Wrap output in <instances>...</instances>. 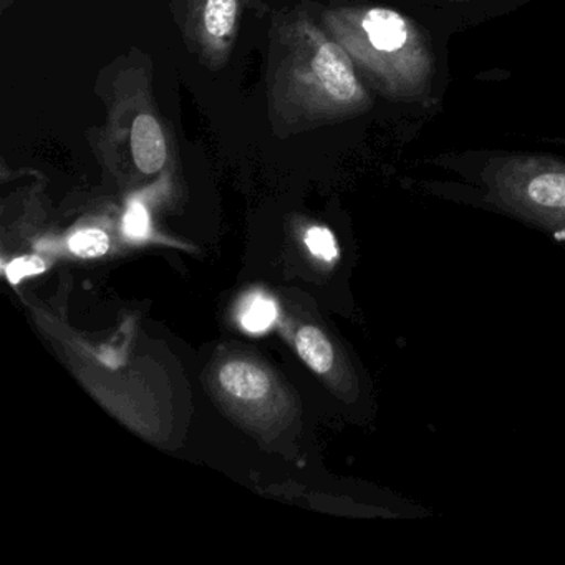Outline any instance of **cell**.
<instances>
[{"label": "cell", "mask_w": 565, "mask_h": 565, "mask_svg": "<svg viewBox=\"0 0 565 565\" xmlns=\"http://www.w3.org/2000/svg\"><path fill=\"white\" fill-rule=\"evenodd\" d=\"M124 231L131 239H143L150 233V216L143 204L134 203L124 220Z\"/></svg>", "instance_id": "8fae6325"}, {"label": "cell", "mask_w": 565, "mask_h": 565, "mask_svg": "<svg viewBox=\"0 0 565 565\" xmlns=\"http://www.w3.org/2000/svg\"><path fill=\"white\" fill-rule=\"evenodd\" d=\"M131 151L138 170L145 174H154L167 161V141L157 118L151 115H138L131 128Z\"/></svg>", "instance_id": "277c9868"}, {"label": "cell", "mask_w": 565, "mask_h": 565, "mask_svg": "<svg viewBox=\"0 0 565 565\" xmlns=\"http://www.w3.org/2000/svg\"><path fill=\"white\" fill-rule=\"evenodd\" d=\"M296 347L303 362L316 373H329L335 363V350L322 330L313 326L302 327L296 337Z\"/></svg>", "instance_id": "8992f818"}, {"label": "cell", "mask_w": 565, "mask_h": 565, "mask_svg": "<svg viewBox=\"0 0 565 565\" xmlns=\"http://www.w3.org/2000/svg\"><path fill=\"white\" fill-rule=\"evenodd\" d=\"M237 0H207L204 25L211 38L224 39L236 25Z\"/></svg>", "instance_id": "52a82bcc"}, {"label": "cell", "mask_w": 565, "mask_h": 565, "mask_svg": "<svg viewBox=\"0 0 565 565\" xmlns=\"http://www.w3.org/2000/svg\"><path fill=\"white\" fill-rule=\"evenodd\" d=\"M276 317L277 307L274 300L256 294L244 303L243 312H241V323L247 332L260 333L270 329V326L276 322Z\"/></svg>", "instance_id": "ba28073f"}, {"label": "cell", "mask_w": 565, "mask_h": 565, "mask_svg": "<svg viewBox=\"0 0 565 565\" xmlns=\"http://www.w3.org/2000/svg\"><path fill=\"white\" fill-rule=\"evenodd\" d=\"M220 383L224 392L244 402L266 398L270 390L267 373L254 363L230 362L220 370Z\"/></svg>", "instance_id": "5b68a950"}, {"label": "cell", "mask_w": 565, "mask_h": 565, "mask_svg": "<svg viewBox=\"0 0 565 565\" xmlns=\"http://www.w3.org/2000/svg\"><path fill=\"white\" fill-rule=\"evenodd\" d=\"M486 200L565 244V163L534 154L492 160L482 173Z\"/></svg>", "instance_id": "7a4b0ae2"}, {"label": "cell", "mask_w": 565, "mask_h": 565, "mask_svg": "<svg viewBox=\"0 0 565 565\" xmlns=\"http://www.w3.org/2000/svg\"><path fill=\"white\" fill-rule=\"evenodd\" d=\"M68 247L75 256L84 259L104 256L110 249V237L100 230H84L68 241Z\"/></svg>", "instance_id": "9c48e42d"}, {"label": "cell", "mask_w": 565, "mask_h": 565, "mask_svg": "<svg viewBox=\"0 0 565 565\" xmlns=\"http://www.w3.org/2000/svg\"><path fill=\"white\" fill-rule=\"evenodd\" d=\"M337 34L386 97H425L435 77V55L412 19L392 9H355L337 18Z\"/></svg>", "instance_id": "6da1fadb"}, {"label": "cell", "mask_w": 565, "mask_h": 565, "mask_svg": "<svg viewBox=\"0 0 565 565\" xmlns=\"http://www.w3.org/2000/svg\"><path fill=\"white\" fill-rule=\"evenodd\" d=\"M312 68L323 94L333 105L356 108L365 104V90L356 78L352 61L340 45L323 42L313 58Z\"/></svg>", "instance_id": "3957f363"}, {"label": "cell", "mask_w": 565, "mask_h": 565, "mask_svg": "<svg viewBox=\"0 0 565 565\" xmlns=\"http://www.w3.org/2000/svg\"><path fill=\"white\" fill-rule=\"evenodd\" d=\"M45 264L44 260L39 257H21V259L14 260L11 266L8 267L6 274H8L11 282H21L24 277L35 276V274L44 273Z\"/></svg>", "instance_id": "7c38bea8"}, {"label": "cell", "mask_w": 565, "mask_h": 565, "mask_svg": "<svg viewBox=\"0 0 565 565\" xmlns=\"http://www.w3.org/2000/svg\"><path fill=\"white\" fill-rule=\"evenodd\" d=\"M306 244L313 256L326 263H333L339 257V244L332 231L327 227H310L306 234Z\"/></svg>", "instance_id": "30bf717a"}]
</instances>
